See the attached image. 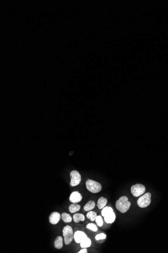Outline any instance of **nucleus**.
<instances>
[{"mask_svg":"<svg viewBox=\"0 0 168 253\" xmlns=\"http://www.w3.org/2000/svg\"><path fill=\"white\" fill-rule=\"evenodd\" d=\"M70 185L72 186H76L79 185L81 182V175L78 171L73 170L70 173Z\"/></svg>","mask_w":168,"mask_h":253,"instance_id":"0eeeda50","label":"nucleus"},{"mask_svg":"<svg viewBox=\"0 0 168 253\" xmlns=\"http://www.w3.org/2000/svg\"><path fill=\"white\" fill-rule=\"evenodd\" d=\"M101 214L104 217V221L108 224H111L115 221V214L110 207H105L101 211Z\"/></svg>","mask_w":168,"mask_h":253,"instance_id":"f03ea898","label":"nucleus"},{"mask_svg":"<svg viewBox=\"0 0 168 253\" xmlns=\"http://www.w3.org/2000/svg\"><path fill=\"white\" fill-rule=\"evenodd\" d=\"M95 221L98 226L102 227L103 225V220L101 216H100V215L97 216L95 219Z\"/></svg>","mask_w":168,"mask_h":253,"instance_id":"aec40b11","label":"nucleus"},{"mask_svg":"<svg viewBox=\"0 0 168 253\" xmlns=\"http://www.w3.org/2000/svg\"><path fill=\"white\" fill-rule=\"evenodd\" d=\"M151 193H146L143 196L140 197L137 201V204L141 208H146L149 206L151 203Z\"/></svg>","mask_w":168,"mask_h":253,"instance_id":"39448f33","label":"nucleus"},{"mask_svg":"<svg viewBox=\"0 0 168 253\" xmlns=\"http://www.w3.org/2000/svg\"><path fill=\"white\" fill-rule=\"evenodd\" d=\"M63 234L64 237V244L66 245L70 244L73 239H74V233L72 227L67 225L63 230Z\"/></svg>","mask_w":168,"mask_h":253,"instance_id":"7ed1b4c3","label":"nucleus"},{"mask_svg":"<svg viewBox=\"0 0 168 253\" xmlns=\"http://www.w3.org/2000/svg\"><path fill=\"white\" fill-rule=\"evenodd\" d=\"M88 237L84 232L77 230L74 233V240L77 244H80L83 240Z\"/></svg>","mask_w":168,"mask_h":253,"instance_id":"9d476101","label":"nucleus"},{"mask_svg":"<svg viewBox=\"0 0 168 253\" xmlns=\"http://www.w3.org/2000/svg\"><path fill=\"white\" fill-rule=\"evenodd\" d=\"M81 209V206L76 203L72 204L70 205L69 210L71 213H75L79 211Z\"/></svg>","mask_w":168,"mask_h":253,"instance_id":"4468645a","label":"nucleus"},{"mask_svg":"<svg viewBox=\"0 0 168 253\" xmlns=\"http://www.w3.org/2000/svg\"><path fill=\"white\" fill-rule=\"evenodd\" d=\"M80 244L81 247L82 248H88L91 246L92 241L90 239L87 237L85 240H83Z\"/></svg>","mask_w":168,"mask_h":253,"instance_id":"dca6fc26","label":"nucleus"},{"mask_svg":"<svg viewBox=\"0 0 168 253\" xmlns=\"http://www.w3.org/2000/svg\"><path fill=\"white\" fill-rule=\"evenodd\" d=\"M86 186L87 189L92 193H98L102 190V186L100 183L91 179L87 180Z\"/></svg>","mask_w":168,"mask_h":253,"instance_id":"20e7f679","label":"nucleus"},{"mask_svg":"<svg viewBox=\"0 0 168 253\" xmlns=\"http://www.w3.org/2000/svg\"><path fill=\"white\" fill-rule=\"evenodd\" d=\"M131 203L126 196H122L116 202L115 207L117 210L122 213H125L130 208Z\"/></svg>","mask_w":168,"mask_h":253,"instance_id":"f257e3e1","label":"nucleus"},{"mask_svg":"<svg viewBox=\"0 0 168 253\" xmlns=\"http://www.w3.org/2000/svg\"><path fill=\"white\" fill-rule=\"evenodd\" d=\"M97 216V214L96 213L95 211H93L92 210L89 211L88 213L87 214V218L92 221H95Z\"/></svg>","mask_w":168,"mask_h":253,"instance_id":"a211bd4d","label":"nucleus"},{"mask_svg":"<svg viewBox=\"0 0 168 253\" xmlns=\"http://www.w3.org/2000/svg\"><path fill=\"white\" fill-rule=\"evenodd\" d=\"M78 253H88V251L87 250L86 248H83L81 249V250L79 251Z\"/></svg>","mask_w":168,"mask_h":253,"instance_id":"4be33fe9","label":"nucleus"},{"mask_svg":"<svg viewBox=\"0 0 168 253\" xmlns=\"http://www.w3.org/2000/svg\"><path fill=\"white\" fill-rule=\"evenodd\" d=\"M86 227L88 230H90L91 231H94V232H96L98 230L97 225H96V224L93 223L87 224Z\"/></svg>","mask_w":168,"mask_h":253,"instance_id":"6ab92c4d","label":"nucleus"},{"mask_svg":"<svg viewBox=\"0 0 168 253\" xmlns=\"http://www.w3.org/2000/svg\"><path fill=\"white\" fill-rule=\"evenodd\" d=\"M106 238V235L105 233H101L98 234L95 237V239L97 240H105Z\"/></svg>","mask_w":168,"mask_h":253,"instance_id":"412c9836","label":"nucleus"},{"mask_svg":"<svg viewBox=\"0 0 168 253\" xmlns=\"http://www.w3.org/2000/svg\"><path fill=\"white\" fill-rule=\"evenodd\" d=\"M107 199L105 197H100L99 199H98V202H97V207L99 209H103V208L106 207V205H107Z\"/></svg>","mask_w":168,"mask_h":253,"instance_id":"9b49d317","label":"nucleus"},{"mask_svg":"<svg viewBox=\"0 0 168 253\" xmlns=\"http://www.w3.org/2000/svg\"><path fill=\"white\" fill-rule=\"evenodd\" d=\"M54 246L55 248L60 249L63 247V239L62 237L59 236L56 238L54 241Z\"/></svg>","mask_w":168,"mask_h":253,"instance_id":"f8f14e48","label":"nucleus"},{"mask_svg":"<svg viewBox=\"0 0 168 253\" xmlns=\"http://www.w3.org/2000/svg\"><path fill=\"white\" fill-rule=\"evenodd\" d=\"M61 218V215L59 212H53L50 214L49 217V221L50 223L53 225L57 224Z\"/></svg>","mask_w":168,"mask_h":253,"instance_id":"1a4fd4ad","label":"nucleus"},{"mask_svg":"<svg viewBox=\"0 0 168 253\" xmlns=\"http://www.w3.org/2000/svg\"><path fill=\"white\" fill-rule=\"evenodd\" d=\"M95 207V203L94 201H89L84 207V210L85 211H91L94 209Z\"/></svg>","mask_w":168,"mask_h":253,"instance_id":"ddd939ff","label":"nucleus"},{"mask_svg":"<svg viewBox=\"0 0 168 253\" xmlns=\"http://www.w3.org/2000/svg\"><path fill=\"white\" fill-rule=\"evenodd\" d=\"M82 199H83L82 195L79 192L75 191V192H72V193L70 194L69 200L72 203L77 204L80 203L82 201Z\"/></svg>","mask_w":168,"mask_h":253,"instance_id":"6e6552de","label":"nucleus"},{"mask_svg":"<svg viewBox=\"0 0 168 253\" xmlns=\"http://www.w3.org/2000/svg\"><path fill=\"white\" fill-rule=\"evenodd\" d=\"M73 218L75 223H79L80 221H84L85 220V216L81 213L75 214Z\"/></svg>","mask_w":168,"mask_h":253,"instance_id":"2eb2a0df","label":"nucleus"},{"mask_svg":"<svg viewBox=\"0 0 168 253\" xmlns=\"http://www.w3.org/2000/svg\"><path fill=\"white\" fill-rule=\"evenodd\" d=\"M146 192V187L142 184H136L131 187V193L135 197H139Z\"/></svg>","mask_w":168,"mask_h":253,"instance_id":"423d86ee","label":"nucleus"},{"mask_svg":"<svg viewBox=\"0 0 168 253\" xmlns=\"http://www.w3.org/2000/svg\"><path fill=\"white\" fill-rule=\"evenodd\" d=\"M61 218L62 220L65 223H70L73 220L71 216L69 214L65 212L61 214Z\"/></svg>","mask_w":168,"mask_h":253,"instance_id":"f3484780","label":"nucleus"}]
</instances>
